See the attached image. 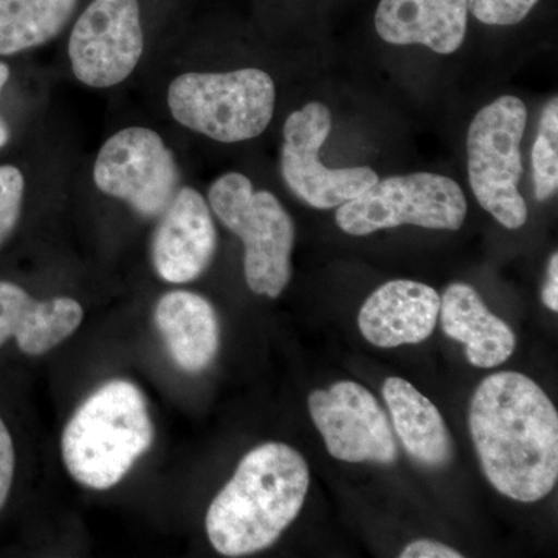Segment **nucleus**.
Returning <instances> with one entry per match:
<instances>
[{
    "mask_svg": "<svg viewBox=\"0 0 558 558\" xmlns=\"http://www.w3.org/2000/svg\"><path fill=\"white\" fill-rule=\"evenodd\" d=\"M440 325L451 340L465 347L475 368L490 369L508 362L517 347L513 330L492 314L472 286L453 282L440 296Z\"/></svg>",
    "mask_w": 558,
    "mask_h": 558,
    "instance_id": "16",
    "label": "nucleus"
},
{
    "mask_svg": "<svg viewBox=\"0 0 558 558\" xmlns=\"http://www.w3.org/2000/svg\"><path fill=\"white\" fill-rule=\"evenodd\" d=\"M392 428L403 449L428 469L446 468L453 459V442L442 414L410 381L388 377L381 387Z\"/></svg>",
    "mask_w": 558,
    "mask_h": 558,
    "instance_id": "18",
    "label": "nucleus"
},
{
    "mask_svg": "<svg viewBox=\"0 0 558 558\" xmlns=\"http://www.w3.org/2000/svg\"><path fill=\"white\" fill-rule=\"evenodd\" d=\"M535 199L549 201L558 189V100L545 106L538 124V134L532 148Z\"/></svg>",
    "mask_w": 558,
    "mask_h": 558,
    "instance_id": "20",
    "label": "nucleus"
},
{
    "mask_svg": "<svg viewBox=\"0 0 558 558\" xmlns=\"http://www.w3.org/2000/svg\"><path fill=\"white\" fill-rule=\"evenodd\" d=\"M83 318L78 301L68 296L38 301L20 286L0 281V347L14 337L24 354H47L69 339Z\"/></svg>",
    "mask_w": 558,
    "mask_h": 558,
    "instance_id": "15",
    "label": "nucleus"
},
{
    "mask_svg": "<svg viewBox=\"0 0 558 558\" xmlns=\"http://www.w3.org/2000/svg\"><path fill=\"white\" fill-rule=\"evenodd\" d=\"M469 427L484 475L520 502L548 497L558 481V413L531 377L492 374L475 389Z\"/></svg>",
    "mask_w": 558,
    "mask_h": 558,
    "instance_id": "1",
    "label": "nucleus"
},
{
    "mask_svg": "<svg viewBox=\"0 0 558 558\" xmlns=\"http://www.w3.org/2000/svg\"><path fill=\"white\" fill-rule=\"evenodd\" d=\"M154 323L180 369L201 373L218 355L219 318L204 296L189 290L167 293L157 303Z\"/></svg>",
    "mask_w": 558,
    "mask_h": 558,
    "instance_id": "17",
    "label": "nucleus"
},
{
    "mask_svg": "<svg viewBox=\"0 0 558 558\" xmlns=\"http://www.w3.org/2000/svg\"><path fill=\"white\" fill-rule=\"evenodd\" d=\"M527 109L520 98L502 95L476 113L468 132V171L473 194L488 215L509 230L527 220L520 193L521 140Z\"/></svg>",
    "mask_w": 558,
    "mask_h": 558,
    "instance_id": "6",
    "label": "nucleus"
},
{
    "mask_svg": "<svg viewBox=\"0 0 558 558\" xmlns=\"http://www.w3.org/2000/svg\"><path fill=\"white\" fill-rule=\"evenodd\" d=\"M154 424L142 389L110 380L84 400L62 432L72 478L94 490L117 486L153 447Z\"/></svg>",
    "mask_w": 558,
    "mask_h": 558,
    "instance_id": "3",
    "label": "nucleus"
},
{
    "mask_svg": "<svg viewBox=\"0 0 558 558\" xmlns=\"http://www.w3.org/2000/svg\"><path fill=\"white\" fill-rule=\"evenodd\" d=\"M14 476V446L7 425L0 417V509L5 506Z\"/></svg>",
    "mask_w": 558,
    "mask_h": 558,
    "instance_id": "23",
    "label": "nucleus"
},
{
    "mask_svg": "<svg viewBox=\"0 0 558 558\" xmlns=\"http://www.w3.org/2000/svg\"><path fill=\"white\" fill-rule=\"evenodd\" d=\"M538 0H469L473 16L486 25L509 27L526 20Z\"/></svg>",
    "mask_w": 558,
    "mask_h": 558,
    "instance_id": "22",
    "label": "nucleus"
},
{
    "mask_svg": "<svg viewBox=\"0 0 558 558\" xmlns=\"http://www.w3.org/2000/svg\"><path fill=\"white\" fill-rule=\"evenodd\" d=\"M10 78V69L9 65L3 64V62H0V90H2V87L5 86L7 81ZM10 138V132L7 130L5 123H3L2 120H0V148H3V146L7 145V142H9Z\"/></svg>",
    "mask_w": 558,
    "mask_h": 558,
    "instance_id": "26",
    "label": "nucleus"
},
{
    "mask_svg": "<svg viewBox=\"0 0 558 558\" xmlns=\"http://www.w3.org/2000/svg\"><path fill=\"white\" fill-rule=\"evenodd\" d=\"M218 233L207 201L183 186L161 213L153 236V264L171 284H185L205 274L215 259Z\"/></svg>",
    "mask_w": 558,
    "mask_h": 558,
    "instance_id": "12",
    "label": "nucleus"
},
{
    "mask_svg": "<svg viewBox=\"0 0 558 558\" xmlns=\"http://www.w3.org/2000/svg\"><path fill=\"white\" fill-rule=\"evenodd\" d=\"M469 13V0H380L374 25L392 46H424L451 54L464 44Z\"/></svg>",
    "mask_w": 558,
    "mask_h": 558,
    "instance_id": "14",
    "label": "nucleus"
},
{
    "mask_svg": "<svg viewBox=\"0 0 558 558\" xmlns=\"http://www.w3.org/2000/svg\"><path fill=\"white\" fill-rule=\"evenodd\" d=\"M310 483V465L288 444L250 450L209 506L205 529L213 548L226 557L270 548L299 517Z\"/></svg>",
    "mask_w": 558,
    "mask_h": 558,
    "instance_id": "2",
    "label": "nucleus"
},
{
    "mask_svg": "<svg viewBox=\"0 0 558 558\" xmlns=\"http://www.w3.org/2000/svg\"><path fill=\"white\" fill-rule=\"evenodd\" d=\"M542 300L549 311L558 312V255L554 253L549 259L548 278L543 288Z\"/></svg>",
    "mask_w": 558,
    "mask_h": 558,
    "instance_id": "25",
    "label": "nucleus"
},
{
    "mask_svg": "<svg viewBox=\"0 0 558 558\" xmlns=\"http://www.w3.org/2000/svg\"><path fill=\"white\" fill-rule=\"evenodd\" d=\"M440 295L424 282L395 279L371 293L359 312V329L377 348L422 343L435 332Z\"/></svg>",
    "mask_w": 558,
    "mask_h": 558,
    "instance_id": "13",
    "label": "nucleus"
},
{
    "mask_svg": "<svg viewBox=\"0 0 558 558\" xmlns=\"http://www.w3.org/2000/svg\"><path fill=\"white\" fill-rule=\"evenodd\" d=\"M468 209L464 191L453 179L414 172L377 180L355 199L340 205L336 220L352 236L400 226L457 231L464 226Z\"/></svg>",
    "mask_w": 558,
    "mask_h": 558,
    "instance_id": "7",
    "label": "nucleus"
},
{
    "mask_svg": "<svg viewBox=\"0 0 558 558\" xmlns=\"http://www.w3.org/2000/svg\"><path fill=\"white\" fill-rule=\"evenodd\" d=\"M307 407L330 457L352 464H392L398 459L387 413L369 389L351 380L337 381L312 391Z\"/></svg>",
    "mask_w": 558,
    "mask_h": 558,
    "instance_id": "10",
    "label": "nucleus"
},
{
    "mask_svg": "<svg viewBox=\"0 0 558 558\" xmlns=\"http://www.w3.org/2000/svg\"><path fill=\"white\" fill-rule=\"evenodd\" d=\"M400 558H462L459 550L444 545V543L435 542V539H416L410 543L400 553Z\"/></svg>",
    "mask_w": 558,
    "mask_h": 558,
    "instance_id": "24",
    "label": "nucleus"
},
{
    "mask_svg": "<svg viewBox=\"0 0 558 558\" xmlns=\"http://www.w3.org/2000/svg\"><path fill=\"white\" fill-rule=\"evenodd\" d=\"M277 87L269 73L240 69L183 73L172 81L168 106L183 126L220 143L259 137L274 119Z\"/></svg>",
    "mask_w": 558,
    "mask_h": 558,
    "instance_id": "4",
    "label": "nucleus"
},
{
    "mask_svg": "<svg viewBox=\"0 0 558 558\" xmlns=\"http://www.w3.org/2000/svg\"><path fill=\"white\" fill-rule=\"evenodd\" d=\"M24 190V175L17 168L0 167V247L16 229Z\"/></svg>",
    "mask_w": 558,
    "mask_h": 558,
    "instance_id": "21",
    "label": "nucleus"
},
{
    "mask_svg": "<svg viewBox=\"0 0 558 558\" xmlns=\"http://www.w3.org/2000/svg\"><path fill=\"white\" fill-rule=\"evenodd\" d=\"M78 0H0V54H14L57 38Z\"/></svg>",
    "mask_w": 558,
    "mask_h": 558,
    "instance_id": "19",
    "label": "nucleus"
},
{
    "mask_svg": "<svg viewBox=\"0 0 558 558\" xmlns=\"http://www.w3.org/2000/svg\"><path fill=\"white\" fill-rule=\"evenodd\" d=\"M209 207L244 242L245 281L256 295L278 299L292 278L295 226L270 191H256L248 178L229 172L208 191Z\"/></svg>",
    "mask_w": 558,
    "mask_h": 558,
    "instance_id": "5",
    "label": "nucleus"
},
{
    "mask_svg": "<svg viewBox=\"0 0 558 558\" xmlns=\"http://www.w3.org/2000/svg\"><path fill=\"white\" fill-rule=\"evenodd\" d=\"M94 180L106 196L126 202L143 218H160L180 190L174 154L157 132L126 128L102 145Z\"/></svg>",
    "mask_w": 558,
    "mask_h": 558,
    "instance_id": "8",
    "label": "nucleus"
},
{
    "mask_svg": "<svg viewBox=\"0 0 558 558\" xmlns=\"http://www.w3.org/2000/svg\"><path fill=\"white\" fill-rule=\"evenodd\" d=\"M143 53L138 0H94L73 27L69 57L76 78L95 89L117 86Z\"/></svg>",
    "mask_w": 558,
    "mask_h": 558,
    "instance_id": "11",
    "label": "nucleus"
},
{
    "mask_svg": "<svg viewBox=\"0 0 558 558\" xmlns=\"http://www.w3.org/2000/svg\"><path fill=\"white\" fill-rule=\"evenodd\" d=\"M332 130V113L322 101L307 102L284 123L281 174L286 185L304 204L317 209L340 207L371 189L379 175L368 167L330 170L319 150Z\"/></svg>",
    "mask_w": 558,
    "mask_h": 558,
    "instance_id": "9",
    "label": "nucleus"
}]
</instances>
